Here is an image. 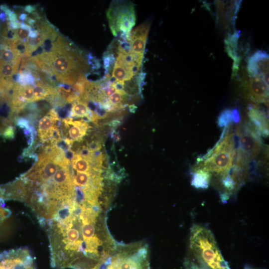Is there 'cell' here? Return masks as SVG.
I'll return each mask as SVG.
<instances>
[{"label":"cell","instance_id":"cell-16","mask_svg":"<svg viewBox=\"0 0 269 269\" xmlns=\"http://www.w3.org/2000/svg\"><path fill=\"white\" fill-rule=\"evenodd\" d=\"M112 76L117 81L124 82L130 80L133 77V75L129 69L115 62Z\"/></svg>","mask_w":269,"mask_h":269},{"label":"cell","instance_id":"cell-3","mask_svg":"<svg viewBox=\"0 0 269 269\" xmlns=\"http://www.w3.org/2000/svg\"><path fill=\"white\" fill-rule=\"evenodd\" d=\"M226 131L227 133H225L224 129L220 140L212 149L198 158V162H203L198 167L221 175L226 173L233 165L236 154L234 134L230 133L227 127Z\"/></svg>","mask_w":269,"mask_h":269},{"label":"cell","instance_id":"cell-25","mask_svg":"<svg viewBox=\"0 0 269 269\" xmlns=\"http://www.w3.org/2000/svg\"><path fill=\"white\" fill-rule=\"evenodd\" d=\"M11 214L10 211L4 207V201H0V225Z\"/></svg>","mask_w":269,"mask_h":269},{"label":"cell","instance_id":"cell-19","mask_svg":"<svg viewBox=\"0 0 269 269\" xmlns=\"http://www.w3.org/2000/svg\"><path fill=\"white\" fill-rule=\"evenodd\" d=\"M234 122L233 110L227 109L224 110L219 115L217 124L219 127H227Z\"/></svg>","mask_w":269,"mask_h":269},{"label":"cell","instance_id":"cell-23","mask_svg":"<svg viewBox=\"0 0 269 269\" xmlns=\"http://www.w3.org/2000/svg\"><path fill=\"white\" fill-rule=\"evenodd\" d=\"M31 30L30 27L27 25L19 26L15 29L17 38L22 42L26 43Z\"/></svg>","mask_w":269,"mask_h":269},{"label":"cell","instance_id":"cell-18","mask_svg":"<svg viewBox=\"0 0 269 269\" xmlns=\"http://www.w3.org/2000/svg\"><path fill=\"white\" fill-rule=\"evenodd\" d=\"M18 70L19 67L13 64L0 62V78H11Z\"/></svg>","mask_w":269,"mask_h":269},{"label":"cell","instance_id":"cell-21","mask_svg":"<svg viewBox=\"0 0 269 269\" xmlns=\"http://www.w3.org/2000/svg\"><path fill=\"white\" fill-rule=\"evenodd\" d=\"M149 27V23L145 22L132 30L130 32L131 39L138 37H147Z\"/></svg>","mask_w":269,"mask_h":269},{"label":"cell","instance_id":"cell-26","mask_svg":"<svg viewBox=\"0 0 269 269\" xmlns=\"http://www.w3.org/2000/svg\"><path fill=\"white\" fill-rule=\"evenodd\" d=\"M35 9V6L31 5H26L24 8V10L28 13H33Z\"/></svg>","mask_w":269,"mask_h":269},{"label":"cell","instance_id":"cell-22","mask_svg":"<svg viewBox=\"0 0 269 269\" xmlns=\"http://www.w3.org/2000/svg\"><path fill=\"white\" fill-rule=\"evenodd\" d=\"M103 61L104 67L107 73L112 72L116 62L114 56L106 51L104 53Z\"/></svg>","mask_w":269,"mask_h":269},{"label":"cell","instance_id":"cell-20","mask_svg":"<svg viewBox=\"0 0 269 269\" xmlns=\"http://www.w3.org/2000/svg\"><path fill=\"white\" fill-rule=\"evenodd\" d=\"M17 90L27 103L34 102L33 88L31 85L22 86L18 84Z\"/></svg>","mask_w":269,"mask_h":269},{"label":"cell","instance_id":"cell-6","mask_svg":"<svg viewBox=\"0 0 269 269\" xmlns=\"http://www.w3.org/2000/svg\"><path fill=\"white\" fill-rule=\"evenodd\" d=\"M0 269H37L35 259L27 252L5 251L0 254Z\"/></svg>","mask_w":269,"mask_h":269},{"label":"cell","instance_id":"cell-12","mask_svg":"<svg viewBox=\"0 0 269 269\" xmlns=\"http://www.w3.org/2000/svg\"><path fill=\"white\" fill-rule=\"evenodd\" d=\"M239 33H234L229 35L225 40L226 50L228 55L233 59V72L236 73L239 69L240 62L238 55V39Z\"/></svg>","mask_w":269,"mask_h":269},{"label":"cell","instance_id":"cell-17","mask_svg":"<svg viewBox=\"0 0 269 269\" xmlns=\"http://www.w3.org/2000/svg\"><path fill=\"white\" fill-rule=\"evenodd\" d=\"M147 37L134 38L132 40V52L136 56L143 57Z\"/></svg>","mask_w":269,"mask_h":269},{"label":"cell","instance_id":"cell-9","mask_svg":"<svg viewBox=\"0 0 269 269\" xmlns=\"http://www.w3.org/2000/svg\"><path fill=\"white\" fill-rule=\"evenodd\" d=\"M89 128L87 122L83 120L73 121L72 118L63 119L61 122V132L65 138L73 141H80Z\"/></svg>","mask_w":269,"mask_h":269},{"label":"cell","instance_id":"cell-11","mask_svg":"<svg viewBox=\"0 0 269 269\" xmlns=\"http://www.w3.org/2000/svg\"><path fill=\"white\" fill-rule=\"evenodd\" d=\"M212 174L205 168L197 167L192 174L191 185L197 189H207L211 181Z\"/></svg>","mask_w":269,"mask_h":269},{"label":"cell","instance_id":"cell-2","mask_svg":"<svg viewBox=\"0 0 269 269\" xmlns=\"http://www.w3.org/2000/svg\"><path fill=\"white\" fill-rule=\"evenodd\" d=\"M95 269H150L147 247L142 244L116 246Z\"/></svg>","mask_w":269,"mask_h":269},{"label":"cell","instance_id":"cell-5","mask_svg":"<svg viewBox=\"0 0 269 269\" xmlns=\"http://www.w3.org/2000/svg\"><path fill=\"white\" fill-rule=\"evenodd\" d=\"M111 30L115 36L129 34L135 23L134 6L132 3L115 2L107 12Z\"/></svg>","mask_w":269,"mask_h":269},{"label":"cell","instance_id":"cell-14","mask_svg":"<svg viewBox=\"0 0 269 269\" xmlns=\"http://www.w3.org/2000/svg\"><path fill=\"white\" fill-rule=\"evenodd\" d=\"M69 115L75 118H86L90 121L91 118V113L87 103L81 99L72 103Z\"/></svg>","mask_w":269,"mask_h":269},{"label":"cell","instance_id":"cell-1","mask_svg":"<svg viewBox=\"0 0 269 269\" xmlns=\"http://www.w3.org/2000/svg\"><path fill=\"white\" fill-rule=\"evenodd\" d=\"M189 248L191 254L198 263H192L201 269H230L224 260L208 229L200 225L192 226Z\"/></svg>","mask_w":269,"mask_h":269},{"label":"cell","instance_id":"cell-24","mask_svg":"<svg viewBox=\"0 0 269 269\" xmlns=\"http://www.w3.org/2000/svg\"><path fill=\"white\" fill-rule=\"evenodd\" d=\"M61 134L57 126L52 127L48 134V141L51 144H55L61 140Z\"/></svg>","mask_w":269,"mask_h":269},{"label":"cell","instance_id":"cell-4","mask_svg":"<svg viewBox=\"0 0 269 269\" xmlns=\"http://www.w3.org/2000/svg\"><path fill=\"white\" fill-rule=\"evenodd\" d=\"M235 133L239 138V147L236 150L235 163L248 166L259 154L262 147L261 136L249 122L237 126Z\"/></svg>","mask_w":269,"mask_h":269},{"label":"cell","instance_id":"cell-13","mask_svg":"<svg viewBox=\"0 0 269 269\" xmlns=\"http://www.w3.org/2000/svg\"><path fill=\"white\" fill-rule=\"evenodd\" d=\"M71 161L72 168L77 172H87L94 170L103 172V169L94 167L87 159L77 153H75Z\"/></svg>","mask_w":269,"mask_h":269},{"label":"cell","instance_id":"cell-8","mask_svg":"<svg viewBox=\"0 0 269 269\" xmlns=\"http://www.w3.org/2000/svg\"><path fill=\"white\" fill-rule=\"evenodd\" d=\"M247 98L255 103L268 102L269 84L260 76L252 77L245 85Z\"/></svg>","mask_w":269,"mask_h":269},{"label":"cell","instance_id":"cell-15","mask_svg":"<svg viewBox=\"0 0 269 269\" xmlns=\"http://www.w3.org/2000/svg\"><path fill=\"white\" fill-rule=\"evenodd\" d=\"M56 122L52 119L48 115L42 117L38 122V134L40 140L43 142L48 141V134L51 128Z\"/></svg>","mask_w":269,"mask_h":269},{"label":"cell","instance_id":"cell-7","mask_svg":"<svg viewBox=\"0 0 269 269\" xmlns=\"http://www.w3.org/2000/svg\"><path fill=\"white\" fill-rule=\"evenodd\" d=\"M247 70L251 77H261L269 84L268 54L264 51H257L248 59Z\"/></svg>","mask_w":269,"mask_h":269},{"label":"cell","instance_id":"cell-10","mask_svg":"<svg viewBox=\"0 0 269 269\" xmlns=\"http://www.w3.org/2000/svg\"><path fill=\"white\" fill-rule=\"evenodd\" d=\"M248 116L250 123L261 136L267 137L269 135V123L266 114L254 106L248 108Z\"/></svg>","mask_w":269,"mask_h":269}]
</instances>
